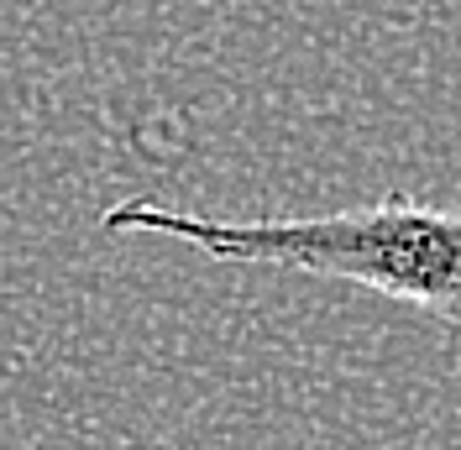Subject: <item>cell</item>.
<instances>
[{
  "label": "cell",
  "instance_id": "cell-1",
  "mask_svg": "<svg viewBox=\"0 0 461 450\" xmlns=\"http://www.w3.org/2000/svg\"><path fill=\"white\" fill-rule=\"evenodd\" d=\"M100 225L111 236H173L230 267L341 278L420 304L461 330V215L409 194L304 220H210L189 210H163L152 199H126L111 204Z\"/></svg>",
  "mask_w": 461,
  "mask_h": 450
}]
</instances>
